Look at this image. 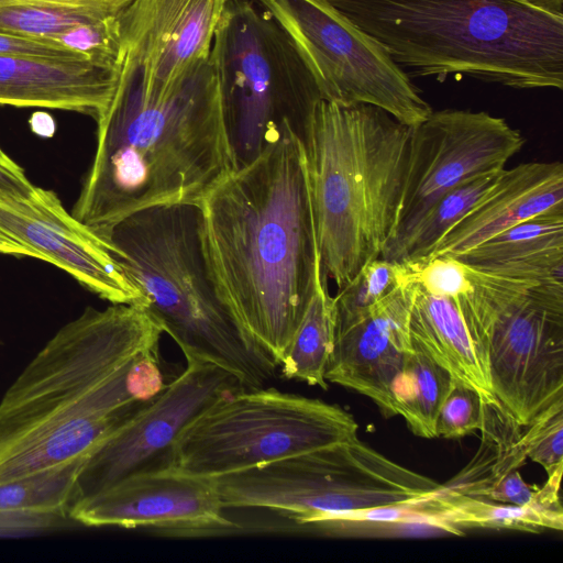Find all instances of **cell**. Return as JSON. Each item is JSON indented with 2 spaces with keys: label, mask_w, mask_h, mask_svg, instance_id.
<instances>
[{
  "label": "cell",
  "mask_w": 563,
  "mask_h": 563,
  "mask_svg": "<svg viewBox=\"0 0 563 563\" xmlns=\"http://www.w3.org/2000/svg\"><path fill=\"white\" fill-rule=\"evenodd\" d=\"M78 525L69 516L0 511V539H19L46 534Z\"/></svg>",
  "instance_id": "obj_32"
},
{
  "label": "cell",
  "mask_w": 563,
  "mask_h": 563,
  "mask_svg": "<svg viewBox=\"0 0 563 563\" xmlns=\"http://www.w3.org/2000/svg\"><path fill=\"white\" fill-rule=\"evenodd\" d=\"M523 144L519 130L484 111H432L411 126L398 211L385 246L449 190L506 168Z\"/></svg>",
  "instance_id": "obj_12"
},
{
  "label": "cell",
  "mask_w": 563,
  "mask_h": 563,
  "mask_svg": "<svg viewBox=\"0 0 563 563\" xmlns=\"http://www.w3.org/2000/svg\"><path fill=\"white\" fill-rule=\"evenodd\" d=\"M484 400L477 391L453 379L439 410L437 435L460 439L479 430Z\"/></svg>",
  "instance_id": "obj_30"
},
{
  "label": "cell",
  "mask_w": 563,
  "mask_h": 563,
  "mask_svg": "<svg viewBox=\"0 0 563 563\" xmlns=\"http://www.w3.org/2000/svg\"><path fill=\"white\" fill-rule=\"evenodd\" d=\"M498 174L473 178L442 195L398 240L386 245L379 257L398 263L426 257L440 238L490 187Z\"/></svg>",
  "instance_id": "obj_27"
},
{
  "label": "cell",
  "mask_w": 563,
  "mask_h": 563,
  "mask_svg": "<svg viewBox=\"0 0 563 563\" xmlns=\"http://www.w3.org/2000/svg\"><path fill=\"white\" fill-rule=\"evenodd\" d=\"M0 242L13 249L18 256H30L36 260H41V256L32 249L21 244L20 242L7 236L0 232Z\"/></svg>",
  "instance_id": "obj_37"
},
{
  "label": "cell",
  "mask_w": 563,
  "mask_h": 563,
  "mask_svg": "<svg viewBox=\"0 0 563 563\" xmlns=\"http://www.w3.org/2000/svg\"><path fill=\"white\" fill-rule=\"evenodd\" d=\"M230 0H133L120 16V74L152 91L178 85L209 58Z\"/></svg>",
  "instance_id": "obj_14"
},
{
  "label": "cell",
  "mask_w": 563,
  "mask_h": 563,
  "mask_svg": "<svg viewBox=\"0 0 563 563\" xmlns=\"http://www.w3.org/2000/svg\"><path fill=\"white\" fill-rule=\"evenodd\" d=\"M406 276L401 263L377 257L366 263L334 296L336 321L358 317L387 297Z\"/></svg>",
  "instance_id": "obj_29"
},
{
  "label": "cell",
  "mask_w": 563,
  "mask_h": 563,
  "mask_svg": "<svg viewBox=\"0 0 563 563\" xmlns=\"http://www.w3.org/2000/svg\"><path fill=\"white\" fill-rule=\"evenodd\" d=\"M133 0H0V32L57 38L84 24L118 19Z\"/></svg>",
  "instance_id": "obj_24"
},
{
  "label": "cell",
  "mask_w": 563,
  "mask_h": 563,
  "mask_svg": "<svg viewBox=\"0 0 563 563\" xmlns=\"http://www.w3.org/2000/svg\"><path fill=\"white\" fill-rule=\"evenodd\" d=\"M319 276L305 314L286 350L280 373L287 379H298L311 386L328 388L327 366L334 346L336 309L334 296Z\"/></svg>",
  "instance_id": "obj_25"
},
{
  "label": "cell",
  "mask_w": 563,
  "mask_h": 563,
  "mask_svg": "<svg viewBox=\"0 0 563 563\" xmlns=\"http://www.w3.org/2000/svg\"><path fill=\"white\" fill-rule=\"evenodd\" d=\"M426 526L446 533L463 534L462 528L507 529L538 533L563 529V510L531 501L518 506L450 493L441 488L421 498Z\"/></svg>",
  "instance_id": "obj_22"
},
{
  "label": "cell",
  "mask_w": 563,
  "mask_h": 563,
  "mask_svg": "<svg viewBox=\"0 0 563 563\" xmlns=\"http://www.w3.org/2000/svg\"><path fill=\"white\" fill-rule=\"evenodd\" d=\"M29 124L34 134L41 137H52L55 134L56 123L54 118L45 111H35L29 119Z\"/></svg>",
  "instance_id": "obj_36"
},
{
  "label": "cell",
  "mask_w": 563,
  "mask_h": 563,
  "mask_svg": "<svg viewBox=\"0 0 563 563\" xmlns=\"http://www.w3.org/2000/svg\"><path fill=\"white\" fill-rule=\"evenodd\" d=\"M209 58L239 167L253 161L285 123L305 140L322 97L292 42L262 7L230 0Z\"/></svg>",
  "instance_id": "obj_7"
},
{
  "label": "cell",
  "mask_w": 563,
  "mask_h": 563,
  "mask_svg": "<svg viewBox=\"0 0 563 563\" xmlns=\"http://www.w3.org/2000/svg\"><path fill=\"white\" fill-rule=\"evenodd\" d=\"M409 316L411 342L451 377L474 389L484 402H497L476 355L473 341L456 303L434 296L415 284Z\"/></svg>",
  "instance_id": "obj_21"
},
{
  "label": "cell",
  "mask_w": 563,
  "mask_h": 563,
  "mask_svg": "<svg viewBox=\"0 0 563 563\" xmlns=\"http://www.w3.org/2000/svg\"><path fill=\"white\" fill-rule=\"evenodd\" d=\"M93 159L71 214L107 243L122 219L165 205H198L239 168L210 58L167 91L119 75L96 119Z\"/></svg>",
  "instance_id": "obj_3"
},
{
  "label": "cell",
  "mask_w": 563,
  "mask_h": 563,
  "mask_svg": "<svg viewBox=\"0 0 563 563\" xmlns=\"http://www.w3.org/2000/svg\"><path fill=\"white\" fill-rule=\"evenodd\" d=\"M200 223L198 205L151 207L117 223L107 244L145 296V309L186 361L214 364L245 388H261L278 366L220 299L205 258Z\"/></svg>",
  "instance_id": "obj_6"
},
{
  "label": "cell",
  "mask_w": 563,
  "mask_h": 563,
  "mask_svg": "<svg viewBox=\"0 0 563 563\" xmlns=\"http://www.w3.org/2000/svg\"><path fill=\"white\" fill-rule=\"evenodd\" d=\"M217 292L279 367L321 275L305 144L285 123L199 203Z\"/></svg>",
  "instance_id": "obj_2"
},
{
  "label": "cell",
  "mask_w": 563,
  "mask_h": 563,
  "mask_svg": "<svg viewBox=\"0 0 563 563\" xmlns=\"http://www.w3.org/2000/svg\"><path fill=\"white\" fill-rule=\"evenodd\" d=\"M89 457L0 485V511L68 516L78 498V479Z\"/></svg>",
  "instance_id": "obj_28"
},
{
  "label": "cell",
  "mask_w": 563,
  "mask_h": 563,
  "mask_svg": "<svg viewBox=\"0 0 563 563\" xmlns=\"http://www.w3.org/2000/svg\"><path fill=\"white\" fill-rule=\"evenodd\" d=\"M551 211H563L562 163L504 168L423 258L457 256L515 224Z\"/></svg>",
  "instance_id": "obj_18"
},
{
  "label": "cell",
  "mask_w": 563,
  "mask_h": 563,
  "mask_svg": "<svg viewBox=\"0 0 563 563\" xmlns=\"http://www.w3.org/2000/svg\"><path fill=\"white\" fill-rule=\"evenodd\" d=\"M120 70L92 59L0 54V104L75 111L95 120L106 110Z\"/></svg>",
  "instance_id": "obj_19"
},
{
  "label": "cell",
  "mask_w": 563,
  "mask_h": 563,
  "mask_svg": "<svg viewBox=\"0 0 563 563\" xmlns=\"http://www.w3.org/2000/svg\"><path fill=\"white\" fill-rule=\"evenodd\" d=\"M523 428L498 401L484 402L479 446L472 460L449 482L441 484V488L487 499L506 475L525 464Z\"/></svg>",
  "instance_id": "obj_23"
},
{
  "label": "cell",
  "mask_w": 563,
  "mask_h": 563,
  "mask_svg": "<svg viewBox=\"0 0 563 563\" xmlns=\"http://www.w3.org/2000/svg\"><path fill=\"white\" fill-rule=\"evenodd\" d=\"M533 7L556 15H563V0H523Z\"/></svg>",
  "instance_id": "obj_38"
},
{
  "label": "cell",
  "mask_w": 563,
  "mask_h": 563,
  "mask_svg": "<svg viewBox=\"0 0 563 563\" xmlns=\"http://www.w3.org/2000/svg\"><path fill=\"white\" fill-rule=\"evenodd\" d=\"M357 428L338 405L273 388L243 389L187 426L172 468L217 478L350 440Z\"/></svg>",
  "instance_id": "obj_9"
},
{
  "label": "cell",
  "mask_w": 563,
  "mask_h": 563,
  "mask_svg": "<svg viewBox=\"0 0 563 563\" xmlns=\"http://www.w3.org/2000/svg\"><path fill=\"white\" fill-rule=\"evenodd\" d=\"M536 488L523 481L519 470H515L494 487L487 499L501 504L525 506L532 501Z\"/></svg>",
  "instance_id": "obj_35"
},
{
  "label": "cell",
  "mask_w": 563,
  "mask_h": 563,
  "mask_svg": "<svg viewBox=\"0 0 563 563\" xmlns=\"http://www.w3.org/2000/svg\"><path fill=\"white\" fill-rule=\"evenodd\" d=\"M410 130L372 104L314 108L303 144L321 273L338 289L380 256L393 232Z\"/></svg>",
  "instance_id": "obj_5"
},
{
  "label": "cell",
  "mask_w": 563,
  "mask_h": 563,
  "mask_svg": "<svg viewBox=\"0 0 563 563\" xmlns=\"http://www.w3.org/2000/svg\"><path fill=\"white\" fill-rule=\"evenodd\" d=\"M412 346L391 384L395 415L405 419L413 434L432 439L438 437L439 410L453 378L419 346L413 343Z\"/></svg>",
  "instance_id": "obj_26"
},
{
  "label": "cell",
  "mask_w": 563,
  "mask_h": 563,
  "mask_svg": "<svg viewBox=\"0 0 563 563\" xmlns=\"http://www.w3.org/2000/svg\"><path fill=\"white\" fill-rule=\"evenodd\" d=\"M455 257L516 278L563 280V211L532 217Z\"/></svg>",
  "instance_id": "obj_20"
},
{
  "label": "cell",
  "mask_w": 563,
  "mask_h": 563,
  "mask_svg": "<svg viewBox=\"0 0 563 563\" xmlns=\"http://www.w3.org/2000/svg\"><path fill=\"white\" fill-rule=\"evenodd\" d=\"M415 286L404 283L356 318L336 321L325 379L371 398L385 416L395 415L391 384L413 351L409 316Z\"/></svg>",
  "instance_id": "obj_17"
},
{
  "label": "cell",
  "mask_w": 563,
  "mask_h": 563,
  "mask_svg": "<svg viewBox=\"0 0 563 563\" xmlns=\"http://www.w3.org/2000/svg\"><path fill=\"white\" fill-rule=\"evenodd\" d=\"M410 77L563 88V15L523 0H328Z\"/></svg>",
  "instance_id": "obj_4"
},
{
  "label": "cell",
  "mask_w": 563,
  "mask_h": 563,
  "mask_svg": "<svg viewBox=\"0 0 563 563\" xmlns=\"http://www.w3.org/2000/svg\"><path fill=\"white\" fill-rule=\"evenodd\" d=\"M34 187L24 169L0 147V198H26L32 194Z\"/></svg>",
  "instance_id": "obj_34"
},
{
  "label": "cell",
  "mask_w": 563,
  "mask_h": 563,
  "mask_svg": "<svg viewBox=\"0 0 563 563\" xmlns=\"http://www.w3.org/2000/svg\"><path fill=\"white\" fill-rule=\"evenodd\" d=\"M213 478L175 468L124 477L78 499L68 516L86 527H152L178 531L228 529Z\"/></svg>",
  "instance_id": "obj_16"
},
{
  "label": "cell",
  "mask_w": 563,
  "mask_h": 563,
  "mask_svg": "<svg viewBox=\"0 0 563 563\" xmlns=\"http://www.w3.org/2000/svg\"><path fill=\"white\" fill-rule=\"evenodd\" d=\"M466 328L495 398L520 426L563 406V280L541 282Z\"/></svg>",
  "instance_id": "obj_11"
},
{
  "label": "cell",
  "mask_w": 563,
  "mask_h": 563,
  "mask_svg": "<svg viewBox=\"0 0 563 563\" xmlns=\"http://www.w3.org/2000/svg\"><path fill=\"white\" fill-rule=\"evenodd\" d=\"M0 253L18 256L13 249H11L10 246H8L1 242H0Z\"/></svg>",
  "instance_id": "obj_39"
},
{
  "label": "cell",
  "mask_w": 563,
  "mask_h": 563,
  "mask_svg": "<svg viewBox=\"0 0 563 563\" xmlns=\"http://www.w3.org/2000/svg\"><path fill=\"white\" fill-rule=\"evenodd\" d=\"M224 508H260L299 525L424 498L440 484L362 442L357 435L262 466L213 478Z\"/></svg>",
  "instance_id": "obj_8"
},
{
  "label": "cell",
  "mask_w": 563,
  "mask_h": 563,
  "mask_svg": "<svg viewBox=\"0 0 563 563\" xmlns=\"http://www.w3.org/2000/svg\"><path fill=\"white\" fill-rule=\"evenodd\" d=\"M525 428L521 440L527 457L548 475L563 466V406L550 409Z\"/></svg>",
  "instance_id": "obj_31"
},
{
  "label": "cell",
  "mask_w": 563,
  "mask_h": 563,
  "mask_svg": "<svg viewBox=\"0 0 563 563\" xmlns=\"http://www.w3.org/2000/svg\"><path fill=\"white\" fill-rule=\"evenodd\" d=\"M0 232L67 272L100 298L146 307L145 296L108 244L75 219L54 191L35 186L26 198H0Z\"/></svg>",
  "instance_id": "obj_15"
},
{
  "label": "cell",
  "mask_w": 563,
  "mask_h": 563,
  "mask_svg": "<svg viewBox=\"0 0 563 563\" xmlns=\"http://www.w3.org/2000/svg\"><path fill=\"white\" fill-rule=\"evenodd\" d=\"M159 323L140 306L87 307L0 400V485L90 457L174 378Z\"/></svg>",
  "instance_id": "obj_1"
},
{
  "label": "cell",
  "mask_w": 563,
  "mask_h": 563,
  "mask_svg": "<svg viewBox=\"0 0 563 563\" xmlns=\"http://www.w3.org/2000/svg\"><path fill=\"white\" fill-rule=\"evenodd\" d=\"M243 389L232 373L187 361L142 412L89 457L78 479L77 500L130 475L172 468L174 446L187 426L222 397Z\"/></svg>",
  "instance_id": "obj_13"
},
{
  "label": "cell",
  "mask_w": 563,
  "mask_h": 563,
  "mask_svg": "<svg viewBox=\"0 0 563 563\" xmlns=\"http://www.w3.org/2000/svg\"><path fill=\"white\" fill-rule=\"evenodd\" d=\"M0 54L96 60L87 54L65 46L54 37H33L2 32H0Z\"/></svg>",
  "instance_id": "obj_33"
},
{
  "label": "cell",
  "mask_w": 563,
  "mask_h": 563,
  "mask_svg": "<svg viewBox=\"0 0 563 563\" xmlns=\"http://www.w3.org/2000/svg\"><path fill=\"white\" fill-rule=\"evenodd\" d=\"M283 29L322 100L378 107L415 126L433 110L411 77L328 0H253Z\"/></svg>",
  "instance_id": "obj_10"
}]
</instances>
